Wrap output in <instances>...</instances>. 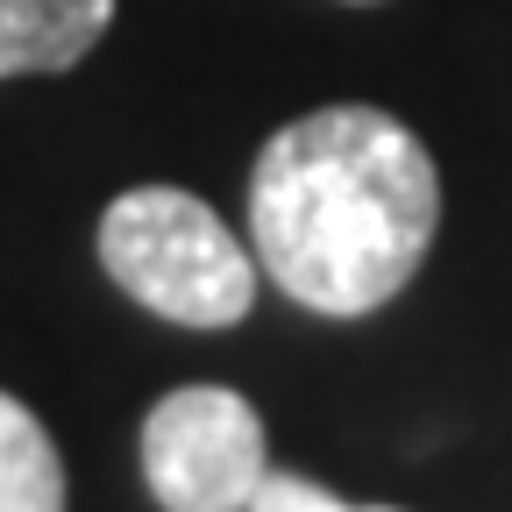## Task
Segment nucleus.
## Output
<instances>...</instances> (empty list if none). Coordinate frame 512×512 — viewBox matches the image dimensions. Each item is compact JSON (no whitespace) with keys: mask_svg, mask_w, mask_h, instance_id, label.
Here are the masks:
<instances>
[{"mask_svg":"<svg viewBox=\"0 0 512 512\" xmlns=\"http://www.w3.org/2000/svg\"><path fill=\"white\" fill-rule=\"evenodd\" d=\"M441 228V171L399 114L342 100L285 121L249 171V249L292 306L363 320L392 306Z\"/></svg>","mask_w":512,"mask_h":512,"instance_id":"1","label":"nucleus"},{"mask_svg":"<svg viewBox=\"0 0 512 512\" xmlns=\"http://www.w3.org/2000/svg\"><path fill=\"white\" fill-rule=\"evenodd\" d=\"M100 264L171 328H235L256 306V249L185 185H128L100 214Z\"/></svg>","mask_w":512,"mask_h":512,"instance_id":"2","label":"nucleus"},{"mask_svg":"<svg viewBox=\"0 0 512 512\" xmlns=\"http://www.w3.org/2000/svg\"><path fill=\"white\" fill-rule=\"evenodd\" d=\"M271 477L264 420L228 384H178L143 420V484L164 512H249Z\"/></svg>","mask_w":512,"mask_h":512,"instance_id":"3","label":"nucleus"},{"mask_svg":"<svg viewBox=\"0 0 512 512\" xmlns=\"http://www.w3.org/2000/svg\"><path fill=\"white\" fill-rule=\"evenodd\" d=\"M114 0H0V79L72 72L107 36Z\"/></svg>","mask_w":512,"mask_h":512,"instance_id":"4","label":"nucleus"},{"mask_svg":"<svg viewBox=\"0 0 512 512\" xmlns=\"http://www.w3.org/2000/svg\"><path fill=\"white\" fill-rule=\"evenodd\" d=\"M0 512H64V456L15 392H0Z\"/></svg>","mask_w":512,"mask_h":512,"instance_id":"5","label":"nucleus"},{"mask_svg":"<svg viewBox=\"0 0 512 512\" xmlns=\"http://www.w3.org/2000/svg\"><path fill=\"white\" fill-rule=\"evenodd\" d=\"M249 512H384V505H342L328 484H313V477H292V470H271L264 484H256Z\"/></svg>","mask_w":512,"mask_h":512,"instance_id":"6","label":"nucleus"},{"mask_svg":"<svg viewBox=\"0 0 512 512\" xmlns=\"http://www.w3.org/2000/svg\"><path fill=\"white\" fill-rule=\"evenodd\" d=\"M342 8H377V0H342Z\"/></svg>","mask_w":512,"mask_h":512,"instance_id":"7","label":"nucleus"}]
</instances>
